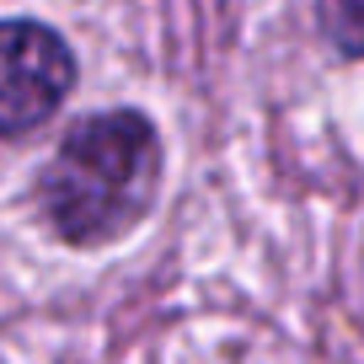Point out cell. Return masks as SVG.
I'll use <instances>...</instances> for the list:
<instances>
[{"label":"cell","instance_id":"1","mask_svg":"<svg viewBox=\"0 0 364 364\" xmlns=\"http://www.w3.org/2000/svg\"><path fill=\"white\" fill-rule=\"evenodd\" d=\"M166 177V145L150 113L107 107L75 118L38 171V215L70 252L118 247L145 225Z\"/></svg>","mask_w":364,"mask_h":364},{"label":"cell","instance_id":"2","mask_svg":"<svg viewBox=\"0 0 364 364\" xmlns=\"http://www.w3.org/2000/svg\"><path fill=\"white\" fill-rule=\"evenodd\" d=\"M75 48L38 16H6L0 27V139L22 145L75 91Z\"/></svg>","mask_w":364,"mask_h":364},{"label":"cell","instance_id":"3","mask_svg":"<svg viewBox=\"0 0 364 364\" xmlns=\"http://www.w3.org/2000/svg\"><path fill=\"white\" fill-rule=\"evenodd\" d=\"M316 33L338 59H364V0H316Z\"/></svg>","mask_w":364,"mask_h":364}]
</instances>
